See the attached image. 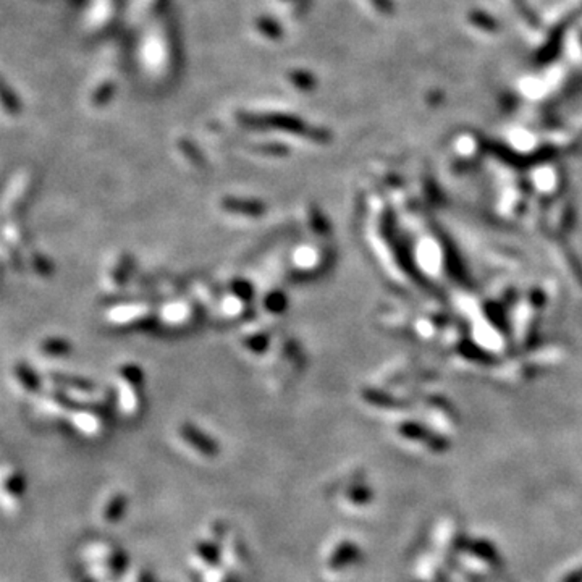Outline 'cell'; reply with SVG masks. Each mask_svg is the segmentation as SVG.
<instances>
[{
	"label": "cell",
	"mask_w": 582,
	"mask_h": 582,
	"mask_svg": "<svg viewBox=\"0 0 582 582\" xmlns=\"http://www.w3.org/2000/svg\"><path fill=\"white\" fill-rule=\"evenodd\" d=\"M130 511V500L123 492H112L101 500L96 510V519L102 527L112 529L127 521Z\"/></svg>",
	"instance_id": "3957f363"
},
{
	"label": "cell",
	"mask_w": 582,
	"mask_h": 582,
	"mask_svg": "<svg viewBox=\"0 0 582 582\" xmlns=\"http://www.w3.org/2000/svg\"><path fill=\"white\" fill-rule=\"evenodd\" d=\"M246 549L224 521L209 523L193 539L186 564L196 582H243Z\"/></svg>",
	"instance_id": "6da1fadb"
},
{
	"label": "cell",
	"mask_w": 582,
	"mask_h": 582,
	"mask_svg": "<svg viewBox=\"0 0 582 582\" xmlns=\"http://www.w3.org/2000/svg\"><path fill=\"white\" fill-rule=\"evenodd\" d=\"M127 566V557L112 542H88L76 557V568L84 582H108Z\"/></svg>",
	"instance_id": "7a4b0ae2"
},
{
	"label": "cell",
	"mask_w": 582,
	"mask_h": 582,
	"mask_svg": "<svg viewBox=\"0 0 582 582\" xmlns=\"http://www.w3.org/2000/svg\"><path fill=\"white\" fill-rule=\"evenodd\" d=\"M23 496H25V482L21 481L18 472L11 471L10 476L5 472L2 487V506L5 515L13 516L21 510Z\"/></svg>",
	"instance_id": "277c9868"
}]
</instances>
